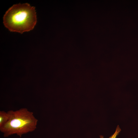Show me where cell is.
<instances>
[{
    "label": "cell",
    "mask_w": 138,
    "mask_h": 138,
    "mask_svg": "<svg viewBox=\"0 0 138 138\" xmlns=\"http://www.w3.org/2000/svg\"><path fill=\"white\" fill-rule=\"evenodd\" d=\"M9 119L5 124L0 127V131L4 137L16 134L21 137L22 135L34 131L36 128L38 120L34 116L32 112L26 108L7 112Z\"/></svg>",
    "instance_id": "7a4b0ae2"
},
{
    "label": "cell",
    "mask_w": 138,
    "mask_h": 138,
    "mask_svg": "<svg viewBox=\"0 0 138 138\" xmlns=\"http://www.w3.org/2000/svg\"><path fill=\"white\" fill-rule=\"evenodd\" d=\"M121 131V129L119 125H118L116 128L115 132L109 138H116L117 136L118 135ZM100 138H103V136L102 135H100Z\"/></svg>",
    "instance_id": "277c9868"
},
{
    "label": "cell",
    "mask_w": 138,
    "mask_h": 138,
    "mask_svg": "<svg viewBox=\"0 0 138 138\" xmlns=\"http://www.w3.org/2000/svg\"><path fill=\"white\" fill-rule=\"evenodd\" d=\"M37 22L35 7L28 3L13 5L3 17L6 27L11 31L21 33L32 30Z\"/></svg>",
    "instance_id": "6da1fadb"
},
{
    "label": "cell",
    "mask_w": 138,
    "mask_h": 138,
    "mask_svg": "<svg viewBox=\"0 0 138 138\" xmlns=\"http://www.w3.org/2000/svg\"><path fill=\"white\" fill-rule=\"evenodd\" d=\"M9 115L8 112L4 111H0V127L1 126L8 120Z\"/></svg>",
    "instance_id": "3957f363"
}]
</instances>
